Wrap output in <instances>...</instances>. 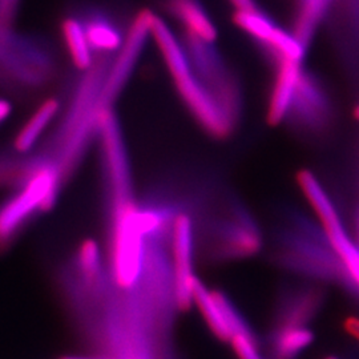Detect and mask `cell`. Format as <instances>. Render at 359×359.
<instances>
[{
  "label": "cell",
  "instance_id": "6da1fadb",
  "mask_svg": "<svg viewBox=\"0 0 359 359\" xmlns=\"http://www.w3.org/2000/svg\"><path fill=\"white\" fill-rule=\"evenodd\" d=\"M208 184L197 208V249L213 262L241 261L257 256L264 248V231L243 201L231 194L216 192Z\"/></svg>",
  "mask_w": 359,
  "mask_h": 359
},
{
  "label": "cell",
  "instance_id": "7a4b0ae2",
  "mask_svg": "<svg viewBox=\"0 0 359 359\" xmlns=\"http://www.w3.org/2000/svg\"><path fill=\"white\" fill-rule=\"evenodd\" d=\"M151 39L160 51L180 100L197 126L213 140H228L238 124L196 75L179 35L156 13L151 22Z\"/></svg>",
  "mask_w": 359,
  "mask_h": 359
},
{
  "label": "cell",
  "instance_id": "3957f363",
  "mask_svg": "<svg viewBox=\"0 0 359 359\" xmlns=\"http://www.w3.org/2000/svg\"><path fill=\"white\" fill-rule=\"evenodd\" d=\"M276 256L283 268L309 281L339 283V262L317 218L292 213L277 231Z\"/></svg>",
  "mask_w": 359,
  "mask_h": 359
},
{
  "label": "cell",
  "instance_id": "277c9868",
  "mask_svg": "<svg viewBox=\"0 0 359 359\" xmlns=\"http://www.w3.org/2000/svg\"><path fill=\"white\" fill-rule=\"evenodd\" d=\"M52 44L39 35L0 25V84L20 95L46 88L57 75Z\"/></svg>",
  "mask_w": 359,
  "mask_h": 359
},
{
  "label": "cell",
  "instance_id": "5b68a950",
  "mask_svg": "<svg viewBox=\"0 0 359 359\" xmlns=\"http://www.w3.org/2000/svg\"><path fill=\"white\" fill-rule=\"evenodd\" d=\"M68 180L51 157L0 203V253L8 250L40 216L56 205Z\"/></svg>",
  "mask_w": 359,
  "mask_h": 359
},
{
  "label": "cell",
  "instance_id": "8992f818",
  "mask_svg": "<svg viewBox=\"0 0 359 359\" xmlns=\"http://www.w3.org/2000/svg\"><path fill=\"white\" fill-rule=\"evenodd\" d=\"M298 185L338 257L339 283L359 297V245L354 234L347 229L332 194L314 173L302 170L298 175Z\"/></svg>",
  "mask_w": 359,
  "mask_h": 359
},
{
  "label": "cell",
  "instance_id": "52a82bcc",
  "mask_svg": "<svg viewBox=\"0 0 359 359\" xmlns=\"http://www.w3.org/2000/svg\"><path fill=\"white\" fill-rule=\"evenodd\" d=\"M180 40L196 75L213 92L225 111L238 124L243 115L241 83L218 50L216 41H206L184 31H181Z\"/></svg>",
  "mask_w": 359,
  "mask_h": 359
},
{
  "label": "cell",
  "instance_id": "ba28073f",
  "mask_svg": "<svg viewBox=\"0 0 359 359\" xmlns=\"http://www.w3.org/2000/svg\"><path fill=\"white\" fill-rule=\"evenodd\" d=\"M205 187V180L200 194L189 209L180 213L173 224L172 233V264L175 276V301L177 311H188L193 305V281L194 258L197 253V228H196V209L201 201Z\"/></svg>",
  "mask_w": 359,
  "mask_h": 359
},
{
  "label": "cell",
  "instance_id": "9c48e42d",
  "mask_svg": "<svg viewBox=\"0 0 359 359\" xmlns=\"http://www.w3.org/2000/svg\"><path fill=\"white\" fill-rule=\"evenodd\" d=\"M84 29L95 59L116 56L123 48L128 35L132 18L127 20L109 4L96 0H84L71 7Z\"/></svg>",
  "mask_w": 359,
  "mask_h": 359
},
{
  "label": "cell",
  "instance_id": "30bf717a",
  "mask_svg": "<svg viewBox=\"0 0 359 359\" xmlns=\"http://www.w3.org/2000/svg\"><path fill=\"white\" fill-rule=\"evenodd\" d=\"M333 109L332 97L321 79L305 67L285 123L306 135H317L330 126Z\"/></svg>",
  "mask_w": 359,
  "mask_h": 359
},
{
  "label": "cell",
  "instance_id": "8fae6325",
  "mask_svg": "<svg viewBox=\"0 0 359 359\" xmlns=\"http://www.w3.org/2000/svg\"><path fill=\"white\" fill-rule=\"evenodd\" d=\"M152 16L151 8H142L133 15L126 43L116 55L104 83L102 104L105 109L115 107L116 100L128 84L147 41L151 39Z\"/></svg>",
  "mask_w": 359,
  "mask_h": 359
},
{
  "label": "cell",
  "instance_id": "7c38bea8",
  "mask_svg": "<svg viewBox=\"0 0 359 359\" xmlns=\"http://www.w3.org/2000/svg\"><path fill=\"white\" fill-rule=\"evenodd\" d=\"M305 67V62L295 60H283L274 65V79L266 108V118L271 126H280L286 121Z\"/></svg>",
  "mask_w": 359,
  "mask_h": 359
},
{
  "label": "cell",
  "instance_id": "4fadbf2b",
  "mask_svg": "<svg viewBox=\"0 0 359 359\" xmlns=\"http://www.w3.org/2000/svg\"><path fill=\"white\" fill-rule=\"evenodd\" d=\"M323 293L316 285L287 289L278 301L274 325H310L320 311Z\"/></svg>",
  "mask_w": 359,
  "mask_h": 359
},
{
  "label": "cell",
  "instance_id": "5bb4252c",
  "mask_svg": "<svg viewBox=\"0 0 359 359\" xmlns=\"http://www.w3.org/2000/svg\"><path fill=\"white\" fill-rule=\"evenodd\" d=\"M163 13L189 32L206 41H217L218 29L203 0H157Z\"/></svg>",
  "mask_w": 359,
  "mask_h": 359
},
{
  "label": "cell",
  "instance_id": "9a60e30c",
  "mask_svg": "<svg viewBox=\"0 0 359 359\" xmlns=\"http://www.w3.org/2000/svg\"><path fill=\"white\" fill-rule=\"evenodd\" d=\"M63 108V103L59 97L52 96L46 99L29 118L19 129L13 140V151L18 154H31L38 147L40 136L48 129L53 121L60 115Z\"/></svg>",
  "mask_w": 359,
  "mask_h": 359
},
{
  "label": "cell",
  "instance_id": "2e32d148",
  "mask_svg": "<svg viewBox=\"0 0 359 359\" xmlns=\"http://www.w3.org/2000/svg\"><path fill=\"white\" fill-rule=\"evenodd\" d=\"M313 342L309 325H274L268 344L270 359H298Z\"/></svg>",
  "mask_w": 359,
  "mask_h": 359
},
{
  "label": "cell",
  "instance_id": "e0dca14e",
  "mask_svg": "<svg viewBox=\"0 0 359 359\" xmlns=\"http://www.w3.org/2000/svg\"><path fill=\"white\" fill-rule=\"evenodd\" d=\"M193 305L198 309L212 334L222 342H231L233 334L213 289H209L198 277L193 281Z\"/></svg>",
  "mask_w": 359,
  "mask_h": 359
},
{
  "label": "cell",
  "instance_id": "ac0fdd59",
  "mask_svg": "<svg viewBox=\"0 0 359 359\" xmlns=\"http://www.w3.org/2000/svg\"><path fill=\"white\" fill-rule=\"evenodd\" d=\"M60 32L74 67L80 72L90 69L95 63V55L90 50L88 40L86 38L84 29L79 22L76 15L71 10L63 15L60 23Z\"/></svg>",
  "mask_w": 359,
  "mask_h": 359
},
{
  "label": "cell",
  "instance_id": "d6986e66",
  "mask_svg": "<svg viewBox=\"0 0 359 359\" xmlns=\"http://www.w3.org/2000/svg\"><path fill=\"white\" fill-rule=\"evenodd\" d=\"M231 19L236 27L252 39L259 50L269 43L280 28L259 7L252 11H233Z\"/></svg>",
  "mask_w": 359,
  "mask_h": 359
},
{
  "label": "cell",
  "instance_id": "ffe728a7",
  "mask_svg": "<svg viewBox=\"0 0 359 359\" xmlns=\"http://www.w3.org/2000/svg\"><path fill=\"white\" fill-rule=\"evenodd\" d=\"M231 344L238 359H265L261 355L255 338L234 337Z\"/></svg>",
  "mask_w": 359,
  "mask_h": 359
},
{
  "label": "cell",
  "instance_id": "44dd1931",
  "mask_svg": "<svg viewBox=\"0 0 359 359\" xmlns=\"http://www.w3.org/2000/svg\"><path fill=\"white\" fill-rule=\"evenodd\" d=\"M233 11H252L258 8L257 0H228Z\"/></svg>",
  "mask_w": 359,
  "mask_h": 359
},
{
  "label": "cell",
  "instance_id": "7402d4cb",
  "mask_svg": "<svg viewBox=\"0 0 359 359\" xmlns=\"http://www.w3.org/2000/svg\"><path fill=\"white\" fill-rule=\"evenodd\" d=\"M11 114H13V104L10 103V100L0 97V127L10 118Z\"/></svg>",
  "mask_w": 359,
  "mask_h": 359
},
{
  "label": "cell",
  "instance_id": "603a6c76",
  "mask_svg": "<svg viewBox=\"0 0 359 359\" xmlns=\"http://www.w3.org/2000/svg\"><path fill=\"white\" fill-rule=\"evenodd\" d=\"M345 330L346 333L353 337L359 342V318L358 317H350L345 322Z\"/></svg>",
  "mask_w": 359,
  "mask_h": 359
},
{
  "label": "cell",
  "instance_id": "cb8c5ba5",
  "mask_svg": "<svg viewBox=\"0 0 359 359\" xmlns=\"http://www.w3.org/2000/svg\"><path fill=\"white\" fill-rule=\"evenodd\" d=\"M354 237L357 240V243L359 245V210L358 215H357V221H355V231H354Z\"/></svg>",
  "mask_w": 359,
  "mask_h": 359
},
{
  "label": "cell",
  "instance_id": "d4e9b609",
  "mask_svg": "<svg viewBox=\"0 0 359 359\" xmlns=\"http://www.w3.org/2000/svg\"><path fill=\"white\" fill-rule=\"evenodd\" d=\"M60 359H129V358H118V357H114V358H87V357H63Z\"/></svg>",
  "mask_w": 359,
  "mask_h": 359
},
{
  "label": "cell",
  "instance_id": "484cf974",
  "mask_svg": "<svg viewBox=\"0 0 359 359\" xmlns=\"http://www.w3.org/2000/svg\"><path fill=\"white\" fill-rule=\"evenodd\" d=\"M354 116H355L357 120H359V104L355 107V109H354Z\"/></svg>",
  "mask_w": 359,
  "mask_h": 359
},
{
  "label": "cell",
  "instance_id": "4316f807",
  "mask_svg": "<svg viewBox=\"0 0 359 359\" xmlns=\"http://www.w3.org/2000/svg\"><path fill=\"white\" fill-rule=\"evenodd\" d=\"M325 359H338V358H335V357H327V358H325Z\"/></svg>",
  "mask_w": 359,
  "mask_h": 359
}]
</instances>
